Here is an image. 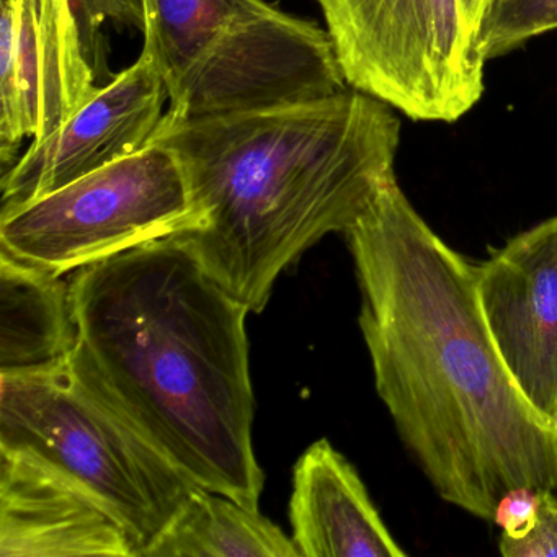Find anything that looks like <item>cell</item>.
Segmentation results:
<instances>
[{"label": "cell", "mask_w": 557, "mask_h": 557, "mask_svg": "<svg viewBox=\"0 0 557 557\" xmlns=\"http://www.w3.org/2000/svg\"><path fill=\"white\" fill-rule=\"evenodd\" d=\"M71 363L207 491L259 508L246 319L175 237L76 270Z\"/></svg>", "instance_id": "cell-2"}, {"label": "cell", "mask_w": 557, "mask_h": 557, "mask_svg": "<svg viewBox=\"0 0 557 557\" xmlns=\"http://www.w3.org/2000/svg\"><path fill=\"white\" fill-rule=\"evenodd\" d=\"M289 518L299 556H407L354 466L327 440L309 446L296 465Z\"/></svg>", "instance_id": "cell-12"}, {"label": "cell", "mask_w": 557, "mask_h": 557, "mask_svg": "<svg viewBox=\"0 0 557 557\" xmlns=\"http://www.w3.org/2000/svg\"><path fill=\"white\" fill-rule=\"evenodd\" d=\"M0 161L47 138L99 86L76 0H0Z\"/></svg>", "instance_id": "cell-8"}, {"label": "cell", "mask_w": 557, "mask_h": 557, "mask_svg": "<svg viewBox=\"0 0 557 557\" xmlns=\"http://www.w3.org/2000/svg\"><path fill=\"white\" fill-rule=\"evenodd\" d=\"M143 37L161 64L169 120L267 109L350 89L327 30L265 0H148Z\"/></svg>", "instance_id": "cell-4"}, {"label": "cell", "mask_w": 557, "mask_h": 557, "mask_svg": "<svg viewBox=\"0 0 557 557\" xmlns=\"http://www.w3.org/2000/svg\"><path fill=\"white\" fill-rule=\"evenodd\" d=\"M540 491L530 487L511 488L498 500L492 520L502 528V536L520 537L536 520Z\"/></svg>", "instance_id": "cell-18"}, {"label": "cell", "mask_w": 557, "mask_h": 557, "mask_svg": "<svg viewBox=\"0 0 557 557\" xmlns=\"http://www.w3.org/2000/svg\"><path fill=\"white\" fill-rule=\"evenodd\" d=\"M345 237L377 394L440 497L492 520L511 488L557 491V429L505 368L475 265L429 226L396 177Z\"/></svg>", "instance_id": "cell-1"}, {"label": "cell", "mask_w": 557, "mask_h": 557, "mask_svg": "<svg viewBox=\"0 0 557 557\" xmlns=\"http://www.w3.org/2000/svg\"><path fill=\"white\" fill-rule=\"evenodd\" d=\"M350 89L416 122L455 123L484 94L461 0H315Z\"/></svg>", "instance_id": "cell-7"}, {"label": "cell", "mask_w": 557, "mask_h": 557, "mask_svg": "<svg viewBox=\"0 0 557 557\" xmlns=\"http://www.w3.org/2000/svg\"><path fill=\"white\" fill-rule=\"evenodd\" d=\"M169 102L154 48L99 87L63 126L32 141L2 175V211L14 210L145 149Z\"/></svg>", "instance_id": "cell-9"}, {"label": "cell", "mask_w": 557, "mask_h": 557, "mask_svg": "<svg viewBox=\"0 0 557 557\" xmlns=\"http://www.w3.org/2000/svg\"><path fill=\"white\" fill-rule=\"evenodd\" d=\"M151 143L177 152L197 226L174 234L208 273L262 312L309 247L347 233L396 177L400 120L355 89L197 120L162 119Z\"/></svg>", "instance_id": "cell-3"}, {"label": "cell", "mask_w": 557, "mask_h": 557, "mask_svg": "<svg viewBox=\"0 0 557 557\" xmlns=\"http://www.w3.org/2000/svg\"><path fill=\"white\" fill-rule=\"evenodd\" d=\"M0 448L25 453L99 498L128 531L136 557L198 491L70 360L0 376Z\"/></svg>", "instance_id": "cell-5"}, {"label": "cell", "mask_w": 557, "mask_h": 557, "mask_svg": "<svg viewBox=\"0 0 557 557\" xmlns=\"http://www.w3.org/2000/svg\"><path fill=\"white\" fill-rule=\"evenodd\" d=\"M76 8L90 57L96 53L97 32L103 24L133 27L145 34L148 0H76Z\"/></svg>", "instance_id": "cell-17"}, {"label": "cell", "mask_w": 557, "mask_h": 557, "mask_svg": "<svg viewBox=\"0 0 557 557\" xmlns=\"http://www.w3.org/2000/svg\"><path fill=\"white\" fill-rule=\"evenodd\" d=\"M136 557L122 521L51 466L0 448V557Z\"/></svg>", "instance_id": "cell-11"}, {"label": "cell", "mask_w": 557, "mask_h": 557, "mask_svg": "<svg viewBox=\"0 0 557 557\" xmlns=\"http://www.w3.org/2000/svg\"><path fill=\"white\" fill-rule=\"evenodd\" d=\"M554 30L557 0H491L475 32L474 51L487 64Z\"/></svg>", "instance_id": "cell-15"}, {"label": "cell", "mask_w": 557, "mask_h": 557, "mask_svg": "<svg viewBox=\"0 0 557 557\" xmlns=\"http://www.w3.org/2000/svg\"><path fill=\"white\" fill-rule=\"evenodd\" d=\"M492 342L534 412L557 429V216L475 265Z\"/></svg>", "instance_id": "cell-10"}, {"label": "cell", "mask_w": 557, "mask_h": 557, "mask_svg": "<svg viewBox=\"0 0 557 557\" xmlns=\"http://www.w3.org/2000/svg\"><path fill=\"white\" fill-rule=\"evenodd\" d=\"M74 347L71 282L0 252V376L54 370Z\"/></svg>", "instance_id": "cell-13"}, {"label": "cell", "mask_w": 557, "mask_h": 557, "mask_svg": "<svg viewBox=\"0 0 557 557\" xmlns=\"http://www.w3.org/2000/svg\"><path fill=\"white\" fill-rule=\"evenodd\" d=\"M197 226L181 158L161 143L0 213V252L57 275Z\"/></svg>", "instance_id": "cell-6"}, {"label": "cell", "mask_w": 557, "mask_h": 557, "mask_svg": "<svg viewBox=\"0 0 557 557\" xmlns=\"http://www.w3.org/2000/svg\"><path fill=\"white\" fill-rule=\"evenodd\" d=\"M498 549L505 557H557L556 491H540L533 527L520 537L502 536Z\"/></svg>", "instance_id": "cell-16"}, {"label": "cell", "mask_w": 557, "mask_h": 557, "mask_svg": "<svg viewBox=\"0 0 557 557\" xmlns=\"http://www.w3.org/2000/svg\"><path fill=\"white\" fill-rule=\"evenodd\" d=\"M141 557H299L272 521L218 492L198 488Z\"/></svg>", "instance_id": "cell-14"}, {"label": "cell", "mask_w": 557, "mask_h": 557, "mask_svg": "<svg viewBox=\"0 0 557 557\" xmlns=\"http://www.w3.org/2000/svg\"><path fill=\"white\" fill-rule=\"evenodd\" d=\"M462 11H465L466 22H468L469 32L472 35V41L475 40L479 22L484 15L485 9L491 4V0H461Z\"/></svg>", "instance_id": "cell-19"}]
</instances>
